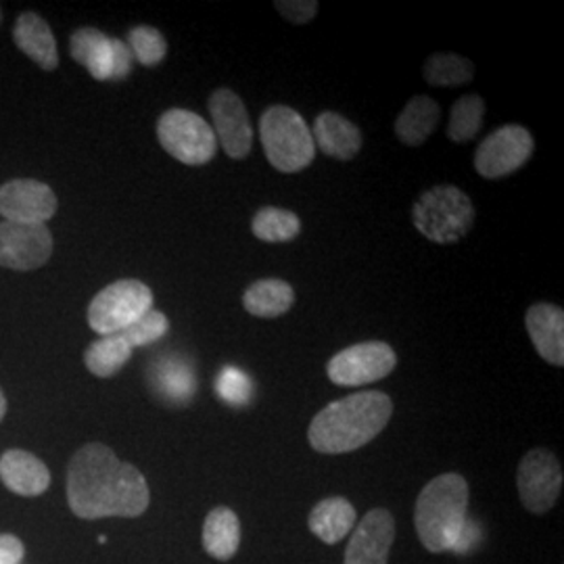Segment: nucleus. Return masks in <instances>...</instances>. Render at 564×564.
Instances as JSON below:
<instances>
[{"label":"nucleus","mask_w":564,"mask_h":564,"mask_svg":"<svg viewBox=\"0 0 564 564\" xmlns=\"http://www.w3.org/2000/svg\"><path fill=\"white\" fill-rule=\"evenodd\" d=\"M67 505L84 521L137 519L151 505V491L141 470L109 445L86 444L67 466Z\"/></svg>","instance_id":"obj_1"},{"label":"nucleus","mask_w":564,"mask_h":564,"mask_svg":"<svg viewBox=\"0 0 564 564\" xmlns=\"http://www.w3.org/2000/svg\"><path fill=\"white\" fill-rule=\"evenodd\" d=\"M393 402L383 391H362L328 403L310 424L307 440L321 454H347L370 444L391 421Z\"/></svg>","instance_id":"obj_2"},{"label":"nucleus","mask_w":564,"mask_h":564,"mask_svg":"<svg viewBox=\"0 0 564 564\" xmlns=\"http://www.w3.org/2000/svg\"><path fill=\"white\" fill-rule=\"evenodd\" d=\"M468 500L470 489L458 473H445L424 485L416 500L414 524L429 552H454L468 523Z\"/></svg>","instance_id":"obj_3"},{"label":"nucleus","mask_w":564,"mask_h":564,"mask_svg":"<svg viewBox=\"0 0 564 564\" xmlns=\"http://www.w3.org/2000/svg\"><path fill=\"white\" fill-rule=\"evenodd\" d=\"M260 139L265 160L284 174L302 172L316 158V144L310 126L295 109L286 105H272L263 111Z\"/></svg>","instance_id":"obj_4"},{"label":"nucleus","mask_w":564,"mask_h":564,"mask_svg":"<svg viewBox=\"0 0 564 564\" xmlns=\"http://www.w3.org/2000/svg\"><path fill=\"white\" fill-rule=\"evenodd\" d=\"M416 230L440 245L463 241L475 224V205L463 188L440 184L424 191L412 207Z\"/></svg>","instance_id":"obj_5"},{"label":"nucleus","mask_w":564,"mask_h":564,"mask_svg":"<svg viewBox=\"0 0 564 564\" xmlns=\"http://www.w3.org/2000/svg\"><path fill=\"white\" fill-rule=\"evenodd\" d=\"M153 310V291L137 279L111 282L88 305V324L101 335H118Z\"/></svg>","instance_id":"obj_6"},{"label":"nucleus","mask_w":564,"mask_h":564,"mask_svg":"<svg viewBox=\"0 0 564 564\" xmlns=\"http://www.w3.org/2000/svg\"><path fill=\"white\" fill-rule=\"evenodd\" d=\"M158 139L167 155L184 165H205L216 158L218 139L202 116L188 109H167L158 121Z\"/></svg>","instance_id":"obj_7"},{"label":"nucleus","mask_w":564,"mask_h":564,"mask_svg":"<svg viewBox=\"0 0 564 564\" xmlns=\"http://www.w3.org/2000/svg\"><path fill=\"white\" fill-rule=\"evenodd\" d=\"M398 366L393 347L384 341L356 343L330 358L328 379L339 387H362L389 377Z\"/></svg>","instance_id":"obj_8"},{"label":"nucleus","mask_w":564,"mask_h":564,"mask_svg":"<svg viewBox=\"0 0 564 564\" xmlns=\"http://www.w3.org/2000/svg\"><path fill=\"white\" fill-rule=\"evenodd\" d=\"M535 141L519 123H506L485 137L475 153V167L487 181H498L521 170L531 160Z\"/></svg>","instance_id":"obj_9"},{"label":"nucleus","mask_w":564,"mask_h":564,"mask_svg":"<svg viewBox=\"0 0 564 564\" xmlns=\"http://www.w3.org/2000/svg\"><path fill=\"white\" fill-rule=\"evenodd\" d=\"M563 466L544 447L524 454L517 470V487L524 508L533 514L550 512L563 491Z\"/></svg>","instance_id":"obj_10"},{"label":"nucleus","mask_w":564,"mask_h":564,"mask_svg":"<svg viewBox=\"0 0 564 564\" xmlns=\"http://www.w3.org/2000/svg\"><path fill=\"white\" fill-rule=\"evenodd\" d=\"M72 57L84 65L95 80H123L132 72L134 57L128 44L105 36L95 28H80L72 36Z\"/></svg>","instance_id":"obj_11"},{"label":"nucleus","mask_w":564,"mask_h":564,"mask_svg":"<svg viewBox=\"0 0 564 564\" xmlns=\"http://www.w3.org/2000/svg\"><path fill=\"white\" fill-rule=\"evenodd\" d=\"M53 256V235L46 224L0 223V268L30 272Z\"/></svg>","instance_id":"obj_12"},{"label":"nucleus","mask_w":564,"mask_h":564,"mask_svg":"<svg viewBox=\"0 0 564 564\" xmlns=\"http://www.w3.org/2000/svg\"><path fill=\"white\" fill-rule=\"evenodd\" d=\"M214 134L230 160H245L253 147V128L241 97L230 88H218L209 97Z\"/></svg>","instance_id":"obj_13"},{"label":"nucleus","mask_w":564,"mask_h":564,"mask_svg":"<svg viewBox=\"0 0 564 564\" xmlns=\"http://www.w3.org/2000/svg\"><path fill=\"white\" fill-rule=\"evenodd\" d=\"M57 197L44 182L18 178L0 186V216L7 223L46 224L57 214Z\"/></svg>","instance_id":"obj_14"},{"label":"nucleus","mask_w":564,"mask_h":564,"mask_svg":"<svg viewBox=\"0 0 564 564\" xmlns=\"http://www.w3.org/2000/svg\"><path fill=\"white\" fill-rule=\"evenodd\" d=\"M395 540L393 514L384 508L366 512L345 550L343 564H387Z\"/></svg>","instance_id":"obj_15"},{"label":"nucleus","mask_w":564,"mask_h":564,"mask_svg":"<svg viewBox=\"0 0 564 564\" xmlns=\"http://www.w3.org/2000/svg\"><path fill=\"white\" fill-rule=\"evenodd\" d=\"M535 351L552 366H564V312L554 303H533L524 316Z\"/></svg>","instance_id":"obj_16"},{"label":"nucleus","mask_w":564,"mask_h":564,"mask_svg":"<svg viewBox=\"0 0 564 564\" xmlns=\"http://www.w3.org/2000/svg\"><path fill=\"white\" fill-rule=\"evenodd\" d=\"M0 481L23 498L42 496L51 485V473L39 456L25 449H7L0 456Z\"/></svg>","instance_id":"obj_17"},{"label":"nucleus","mask_w":564,"mask_h":564,"mask_svg":"<svg viewBox=\"0 0 564 564\" xmlns=\"http://www.w3.org/2000/svg\"><path fill=\"white\" fill-rule=\"evenodd\" d=\"M312 139L326 158L339 162L354 160L362 149L360 128L335 111H324L316 118L312 128Z\"/></svg>","instance_id":"obj_18"},{"label":"nucleus","mask_w":564,"mask_h":564,"mask_svg":"<svg viewBox=\"0 0 564 564\" xmlns=\"http://www.w3.org/2000/svg\"><path fill=\"white\" fill-rule=\"evenodd\" d=\"M13 39L21 53H25L32 61H36L42 69L53 72L59 65V51L57 42L51 32V25L36 13H21L15 28Z\"/></svg>","instance_id":"obj_19"},{"label":"nucleus","mask_w":564,"mask_h":564,"mask_svg":"<svg viewBox=\"0 0 564 564\" xmlns=\"http://www.w3.org/2000/svg\"><path fill=\"white\" fill-rule=\"evenodd\" d=\"M241 545V521L237 512H232L228 506H218L214 508L203 523V547L205 552L226 563L235 558Z\"/></svg>","instance_id":"obj_20"},{"label":"nucleus","mask_w":564,"mask_h":564,"mask_svg":"<svg viewBox=\"0 0 564 564\" xmlns=\"http://www.w3.org/2000/svg\"><path fill=\"white\" fill-rule=\"evenodd\" d=\"M356 508L349 500L341 496H333L324 498L312 508L307 527L321 542L335 545L356 527Z\"/></svg>","instance_id":"obj_21"},{"label":"nucleus","mask_w":564,"mask_h":564,"mask_svg":"<svg viewBox=\"0 0 564 564\" xmlns=\"http://www.w3.org/2000/svg\"><path fill=\"white\" fill-rule=\"evenodd\" d=\"M442 120V109L431 97L419 95L405 102L395 120V134L405 147H421L429 141Z\"/></svg>","instance_id":"obj_22"},{"label":"nucleus","mask_w":564,"mask_h":564,"mask_svg":"<svg viewBox=\"0 0 564 564\" xmlns=\"http://www.w3.org/2000/svg\"><path fill=\"white\" fill-rule=\"evenodd\" d=\"M295 303L293 286L281 279H262L247 286L242 307L256 318H279Z\"/></svg>","instance_id":"obj_23"},{"label":"nucleus","mask_w":564,"mask_h":564,"mask_svg":"<svg viewBox=\"0 0 564 564\" xmlns=\"http://www.w3.org/2000/svg\"><path fill=\"white\" fill-rule=\"evenodd\" d=\"M132 345L123 339V335H109L101 337L99 341L90 343V347L84 351L86 368L99 377L111 379L120 372L121 368L132 358Z\"/></svg>","instance_id":"obj_24"},{"label":"nucleus","mask_w":564,"mask_h":564,"mask_svg":"<svg viewBox=\"0 0 564 564\" xmlns=\"http://www.w3.org/2000/svg\"><path fill=\"white\" fill-rule=\"evenodd\" d=\"M153 383L170 402L186 403L195 395V372L182 358H165L153 368Z\"/></svg>","instance_id":"obj_25"},{"label":"nucleus","mask_w":564,"mask_h":564,"mask_svg":"<svg viewBox=\"0 0 564 564\" xmlns=\"http://www.w3.org/2000/svg\"><path fill=\"white\" fill-rule=\"evenodd\" d=\"M251 232L263 242H289L300 237L302 220L289 209L262 207L251 220Z\"/></svg>","instance_id":"obj_26"},{"label":"nucleus","mask_w":564,"mask_h":564,"mask_svg":"<svg viewBox=\"0 0 564 564\" xmlns=\"http://www.w3.org/2000/svg\"><path fill=\"white\" fill-rule=\"evenodd\" d=\"M423 76L431 86H463L475 78V63L456 53H435L424 63Z\"/></svg>","instance_id":"obj_27"},{"label":"nucleus","mask_w":564,"mask_h":564,"mask_svg":"<svg viewBox=\"0 0 564 564\" xmlns=\"http://www.w3.org/2000/svg\"><path fill=\"white\" fill-rule=\"evenodd\" d=\"M485 118V101L479 95H464L458 101L452 105L449 113V123H447V137L449 141L468 142L473 141Z\"/></svg>","instance_id":"obj_28"},{"label":"nucleus","mask_w":564,"mask_h":564,"mask_svg":"<svg viewBox=\"0 0 564 564\" xmlns=\"http://www.w3.org/2000/svg\"><path fill=\"white\" fill-rule=\"evenodd\" d=\"M128 48L132 57L144 67L160 65L167 55V42L162 32L151 25H137L128 34Z\"/></svg>","instance_id":"obj_29"},{"label":"nucleus","mask_w":564,"mask_h":564,"mask_svg":"<svg viewBox=\"0 0 564 564\" xmlns=\"http://www.w3.org/2000/svg\"><path fill=\"white\" fill-rule=\"evenodd\" d=\"M253 389H256L253 381L237 366L223 368L220 375H218V381H216L218 398L226 403H230V405H235V408L251 402Z\"/></svg>","instance_id":"obj_30"},{"label":"nucleus","mask_w":564,"mask_h":564,"mask_svg":"<svg viewBox=\"0 0 564 564\" xmlns=\"http://www.w3.org/2000/svg\"><path fill=\"white\" fill-rule=\"evenodd\" d=\"M170 328V321L167 316L158 312V310H151L142 316L141 321L128 326L121 335L123 339L134 347H144V345H151V343L160 341L163 335L167 333Z\"/></svg>","instance_id":"obj_31"},{"label":"nucleus","mask_w":564,"mask_h":564,"mask_svg":"<svg viewBox=\"0 0 564 564\" xmlns=\"http://www.w3.org/2000/svg\"><path fill=\"white\" fill-rule=\"evenodd\" d=\"M274 7L279 9L282 18L295 25H303L307 21L314 20L318 13V2L316 0H276Z\"/></svg>","instance_id":"obj_32"},{"label":"nucleus","mask_w":564,"mask_h":564,"mask_svg":"<svg viewBox=\"0 0 564 564\" xmlns=\"http://www.w3.org/2000/svg\"><path fill=\"white\" fill-rule=\"evenodd\" d=\"M25 556V547L18 535L0 533V564H20Z\"/></svg>","instance_id":"obj_33"},{"label":"nucleus","mask_w":564,"mask_h":564,"mask_svg":"<svg viewBox=\"0 0 564 564\" xmlns=\"http://www.w3.org/2000/svg\"><path fill=\"white\" fill-rule=\"evenodd\" d=\"M479 535H481L479 524L468 519V523L464 527L463 535H460L458 544L454 547V552H460V554H464V552H470V550H473V545L477 544Z\"/></svg>","instance_id":"obj_34"},{"label":"nucleus","mask_w":564,"mask_h":564,"mask_svg":"<svg viewBox=\"0 0 564 564\" xmlns=\"http://www.w3.org/2000/svg\"><path fill=\"white\" fill-rule=\"evenodd\" d=\"M4 414H7V398H4V393H2V389H0V423H2Z\"/></svg>","instance_id":"obj_35"}]
</instances>
